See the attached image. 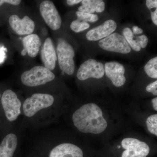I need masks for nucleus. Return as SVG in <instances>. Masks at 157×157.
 <instances>
[{
  "label": "nucleus",
  "mask_w": 157,
  "mask_h": 157,
  "mask_svg": "<svg viewBox=\"0 0 157 157\" xmlns=\"http://www.w3.org/2000/svg\"><path fill=\"white\" fill-rule=\"evenodd\" d=\"M104 73L105 68L103 63L94 59H89L80 66L77 77L79 80L83 81L90 78H101Z\"/></svg>",
  "instance_id": "nucleus-9"
},
{
  "label": "nucleus",
  "mask_w": 157,
  "mask_h": 157,
  "mask_svg": "<svg viewBox=\"0 0 157 157\" xmlns=\"http://www.w3.org/2000/svg\"><path fill=\"white\" fill-rule=\"evenodd\" d=\"M147 76L152 78H157V57L150 60L144 67Z\"/></svg>",
  "instance_id": "nucleus-19"
},
{
  "label": "nucleus",
  "mask_w": 157,
  "mask_h": 157,
  "mask_svg": "<svg viewBox=\"0 0 157 157\" xmlns=\"http://www.w3.org/2000/svg\"><path fill=\"white\" fill-rule=\"evenodd\" d=\"M106 76L116 87L122 86L125 83V68L123 65L116 62H110L105 65Z\"/></svg>",
  "instance_id": "nucleus-11"
},
{
  "label": "nucleus",
  "mask_w": 157,
  "mask_h": 157,
  "mask_svg": "<svg viewBox=\"0 0 157 157\" xmlns=\"http://www.w3.org/2000/svg\"><path fill=\"white\" fill-rule=\"evenodd\" d=\"M146 124L149 132L157 136V114H155L147 117Z\"/></svg>",
  "instance_id": "nucleus-21"
},
{
  "label": "nucleus",
  "mask_w": 157,
  "mask_h": 157,
  "mask_svg": "<svg viewBox=\"0 0 157 157\" xmlns=\"http://www.w3.org/2000/svg\"><path fill=\"white\" fill-rule=\"evenodd\" d=\"M41 59L45 68L53 71L57 60L56 51L52 40L50 38L45 39L41 51Z\"/></svg>",
  "instance_id": "nucleus-13"
},
{
  "label": "nucleus",
  "mask_w": 157,
  "mask_h": 157,
  "mask_svg": "<svg viewBox=\"0 0 157 157\" xmlns=\"http://www.w3.org/2000/svg\"><path fill=\"white\" fill-rule=\"evenodd\" d=\"M133 34L135 35L137 34H140L143 33V30L142 29L139 28L137 26H134L133 27Z\"/></svg>",
  "instance_id": "nucleus-28"
},
{
  "label": "nucleus",
  "mask_w": 157,
  "mask_h": 157,
  "mask_svg": "<svg viewBox=\"0 0 157 157\" xmlns=\"http://www.w3.org/2000/svg\"><path fill=\"white\" fill-rule=\"evenodd\" d=\"M117 28V25L114 21L108 20L103 24L88 31L86 37L89 41H98L109 36L115 31Z\"/></svg>",
  "instance_id": "nucleus-12"
},
{
  "label": "nucleus",
  "mask_w": 157,
  "mask_h": 157,
  "mask_svg": "<svg viewBox=\"0 0 157 157\" xmlns=\"http://www.w3.org/2000/svg\"><path fill=\"white\" fill-rule=\"evenodd\" d=\"M39 10L42 18L52 30L56 31L60 28L61 17L53 2L43 1L40 4Z\"/></svg>",
  "instance_id": "nucleus-8"
},
{
  "label": "nucleus",
  "mask_w": 157,
  "mask_h": 157,
  "mask_svg": "<svg viewBox=\"0 0 157 157\" xmlns=\"http://www.w3.org/2000/svg\"><path fill=\"white\" fill-rule=\"evenodd\" d=\"M121 145L125 149L121 157H146L149 153L148 144L136 138H124L122 141Z\"/></svg>",
  "instance_id": "nucleus-7"
},
{
  "label": "nucleus",
  "mask_w": 157,
  "mask_h": 157,
  "mask_svg": "<svg viewBox=\"0 0 157 157\" xmlns=\"http://www.w3.org/2000/svg\"><path fill=\"white\" fill-rule=\"evenodd\" d=\"M2 104L7 119L14 121L21 113V103L16 93L11 90H7L2 97Z\"/></svg>",
  "instance_id": "nucleus-5"
},
{
  "label": "nucleus",
  "mask_w": 157,
  "mask_h": 157,
  "mask_svg": "<svg viewBox=\"0 0 157 157\" xmlns=\"http://www.w3.org/2000/svg\"><path fill=\"white\" fill-rule=\"evenodd\" d=\"M151 17L152 21L156 25H157V9H155L154 11L151 12Z\"/></svg>",
  "instance_id": "nucleus-27"
},
{
  "label": "nucleus",
  "mask_w": 157,
  "mask_h": 157,
  "mask_svg": "<svg viewBox=\"0 0 157 157\" xmlns=\"http://www.w3.org/2000/svg\"><path fill=\"white\" fill-rule=\"evenodd\" d=\"M55 78L54 74L43 66H36L21 75L23 84L30 87L39 86L52 81Z\"/></svg>",
  "instance_id": "nucleus-2"
},
{
  "label": "nucleus",
  "mask_w": 157,
  "mask_h": 157,
  "mask_svg": "<svg viewBox=\"0 0 157 157\" xmlns=\"http://www.w3.org/2000/svg\"><path fill=\"white\" fill-rule=\"evenodd\" d=\"M72 119L74 126L82 133L101 134L107 127L102 110L94 103L82 105L74 113Z\"/></svg>",
  "instance_id": "nucleus-1"
},
{
  "label": "nucleus",
  "mask_w": 157,
  "mask_h": 157,
  "mask_svg": "<svg viewBox=\"0 0 157 157\" xmlns=\"http://www.w3.org/2000/svg\"><path fill=\"white\" fill-rule=\"evenodd\" d=\"M54 98L47 94L36 93L27 98L23 104L24 114L32 117L41 109L51 107L53 104Z\"/></svg>",
  "instance_id": "nucleus-4"
},
{
  "label": "nucleus",
  "mask_w": 157,
  "mask_h": 157,
  "mask_svg": "<svg viewBox=\"0 0 157 157\" xmlns=\"http://www.w3.org/2000/svg\"><path fill=\"white\" fill-rule=\"evenodd\" d=\"M89 27L90 25L87 22L79 21L77 19L73 21L70 25V28L76 33L85 30Z\"/></svg>",
  "instance_id": "nucleus-22"
},
{
  "label": "nucleus",
  "mask_w": 157,
  "mask_h": 157,
  "mask_svg": "<svg viewBox=\"0 0 157 157\" xmlns=\"http://www.w3.org/2000/svg\"><path fill=\"white\" fill-rule=\"evenodd\" d=\"M4 54H4L3 50L0 51V62L2 61L4 59Z\"/></svg>",
  "instance_id": "nucleus-31"
},
{
  "label": "nucleus",
  "mask_w": 157,
  "mask_h": 157,
  "mask_svg": "<svg viewBox=\"0 0 157 157\" xmlns=\"http://www.w3.org/2000/svg\"><path fill=\"white\" fill-rule=\"evenodd\" d=\"M123 36L124 37L129 45L136 52L140 51L141 49L140 44L137 41V38L134 36L133 32L129 28H126L123 31Z\"/></svg>",
  "instance_id": "nucleus-18"
},
{
  "label": "nucleus",
  "mask_w": 157,
  "mask_h": 157,
  "mask_svg": "<svg viewBox=\"0 0 157 157\" xmlns=\"http://www.w3.org/2000/svg\"><path fill=\"white\" fill-rule=\"evenodd\" d=\"M9 23L13 31L20 36L31 35L35 29V22L28 16L21 19L17 15L13 14L9 17Z\"/></svg>",
  "instance_id": "nucleus-10"
},
{
  "label": "nucleus",
  "mask_w": 157,
  "mask_h": 157,
  "mask_svg": "<svg viewBox=\"0 0 157 157\" xmlns=\"http://www.w3.org/2000/svg\"><path fill=\"white\" fill-rule=\"evenodd\" d=\"M152 103L153 107L155 111H157V98H154L152 100Z\"/></svg>",
  "instance_id": "nucleus-30"
},
{
  "label": "nucleus",
  "mask_w": 157,
  "mask_h": 157,
  "mask_svg": "<svg viewBox=\"0 0 157 157\" xmlns=\"http://www.w3.org/2000/svg\"><path fill=\"white\" fill-rule=\"evenodd\" d=\"M49 157H83V152L73 144L63 143L52 150Z\"/></svg>",
  "instance_id": "nucleus-14"
},
{
  "label": "nucleus",
  "mask_w": 157,
  "mask_h": 157,
  "mask_svg": "<svg viewBox=\"0 0 157 157\" xmlns=\"http://www.w3.org/2000/svg\"><path fill=\"white\" fill-rule=\"evenodd\" d=\"M21 2L20 0H0V6L4 3H7L13 6H18Z\"/></svg>",
  "instance_id": "nucleus-25"
},
{
  "label": "nucleus",
  "mask_w": 157,
  "mask_h": 157,
  "mask_svg": "<svg viewBox=\"0 0 157 157\" xmlns=\"http://www.w3.org/2000/svg\"><path fill=\"white\" fill-rule=\"evenodd\" d=\"M148 92L151 93L154 95H157V81L150 83L146 88Z\"/></svg>",
  "instance_id": "nucleus-23"
},
{
  "label": "nucleus",
  "mask_w": 157,
  "mask_h": 157,
  "mask_svg": "<svg viewBox=\"0 0 157 157\" xmlns=\"http://www.w3.org/2000/svg\"><path fill=\"white\" fill-rule=\"evenodd\" d=\"M120 146H118V148H120Z\"/></svg>",
  "instance_id": "nucleus-32"
},
{
  "label": "nucleus",
  "mask_w": 157,
  "mask_h": 157,
  "mask_svg": "<svg viewBox=\"0 0 157 157\" xmlns=\"http://www.w3.org/2000/svg\"><path fill=\"white\" fill-rule=\"evenodd\" d=\"M56 52L60 69L68 75H73L75 70L73 60L75 52L73 46L64 39H59L58 41Z\"/></svg>",
  "instance_id": "nucleus-3"
},
{
  "label": "nucleus",
  "mask_w": 157,
  "mask_h": 157,
  "mask_svg": "<svg viewBox=\"0 0 157 157\" xmlns=\"http://www.w3.org/2000/svg\"><path fill=\"white\" fill-rule=\"evenodd\" d=\"M24 48L21 51V55L25 56L28 53L32 58L35 57L39 53L41 41L36 34H32L25 37L22 39Z\"/></svg>",
  "instance_id": "nucleus-15"
},
{
  "label": "nucleus",
  "mask_w": 157,
  "mask_h": 157,
  "mask_svg": "<svg viewBox=\"0 0 157 157\" xmlns=\"http://www.w3.org/2000/svg\"><path fill=\"white\" fill-rule=\"evenodd\" d=\"M137 39L138 43L140 44L141 48H145L147 45L148 39L145 35H142L140 36L137 37Z\"/></svg>",
  "instance_id": "nucleus-24"
},
{
  "label": "nucleus",
  "mask_w": 157,
  "mask_h": 157,
  "mask_svg": "<svg viewBox=\"0 0 157 157\" xmlns=\"http://www.w3.org/2000/svg\"><path fill=\"white\" fill-rule=\"evenodd\" d=\"M146 4L147 7L149 9H153V8L157 9V0H147Z\"/></svg>",
  "instance_id": "nucleus-26"
},
{
  "label": "nucleus",
  "mask_w": 157,
  "mask_h": 157,
  "mask_svg": "<svg viewBox=\"0 0 157 157\" xmlns=\"http://www.w3.org/2000/svg\"><path fill=\"white\" fill-rule=\"evenodd\" d=\"M99 45L102 49L107 51L128 54L131 51L130 45L123 36L117 33L110 34L100 40Z\"/></svg>",
  "instance_id": "nucleus-6"
},
{
  "label": "nucleus",
  "mask_w": 157,
  "mask_h": 157,
  "mask_svg": "<svg viewBox=\"0 0 157 157\" xmlns=\"http://www.w3.org/2000/svg\"><path fill=\"white\" fill-rule=\"evenodd\" d=\"M76 14L77 17V20L83 22H94L97 21L99 19L98 15L96 14L86 12L78 11L76 12Z\"/></svg>",
  "instance_id": "nucleus-20"
},
{
  "label": "nucleus",
  "mask_w": 157,
  "mask_h": 157,
  "mask_svg": "<svg viewBox=\"0 0 157 157\" xmlns=\"http://www.w3.org/2000/svg\"><path fill=\"white\" fill-rule=\"evenodd\" d=\"M18 140L15 134H8L0 144V157H13L17 148Z\"/></svg>",
  "instance_id": "nucleus-16"
},
{
  "label": "nucleus",
  "mask_w": 157,
  "mask_h": 157,
  "mask_svg": "<svg viewBox=\"0 0 157 157\" xmlns=\"http://www.w3.org/2000/svg\"><path fill=\"white\" fill-rule=\"evenodd\" d=\"M82 6L78 8L80 12L92 14L94 12L101 13L105 9V3L101 0H83L82 1Z\"/></svg>",
  "instance_id": "nucleus-17"
},
{
  "label": "nucleus",
  "mask_w": 157,
  "mask_h": 157,
  "mask_svg": "<svg viewBox=\"0 0 157 157\" xmlns=\"http://www.w3.org/2000/svg\"><path fill=\"white\" fill-rule=\"evenodd\" d=\"M82 1L81 0H67V2L69 6H72L78 4Z\"/></svg>",
  "instance_id": "nucleus-29"
},
{
  "label": "nucleus",
  "mask_w": 157,
  "mask_h": 157,
  "mask_svg": "<svg viewBox=\"0 0 157 157\" xmlns=\"http://www.w3.org/2000/svg\"><path fill=\"white\" fill-rule=\"evenodd\" d=\"M0 97H1V94H0Z\"/></svg>",
  "instance_id": "nucleus-33"
}]
</instances>
